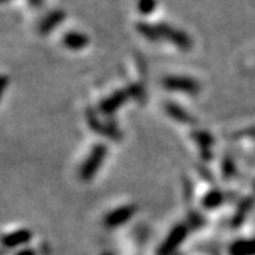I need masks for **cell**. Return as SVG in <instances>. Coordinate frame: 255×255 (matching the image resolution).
<instances>
[{
    "label": "cell",
    "instance_id": "1",
    "mask_svg": "<svg viewBox=\"0 0 255 255\" xmlns=\"http://www.w3.org/2000/svg\"><path fill=\"white\" fill-rule=\"evenodd\" d=\"M136 31L149 41H166L177 48L189 50L191 47L190 36L182 30L169 23H147V21H137L135 24Z\"/></svg>",
    "mask_w": 255,
    "mask_h": 255
},
{
    "label": "cell",
    "instance_id": "2",
    "mask_svg": "<svg viewBox=\"0 0 255 255\" xmlns=\"http://www.w3.org/2000/svg\"><path fill=\"white\" fill-rule=\"evenodd\" d=\"M64 18H65V11L63 9H55L48 11L38 23V33L43 36L50 34L58 24L63 23Z\"/></svg>",
    "mask_w": 255,
    "mask_h": 255
},
{
    "label": "cell",
    "instance_id": "3",
    "mask_svg": "<svg viewBox=\"0 0 255 255\" xmlns=\"http://www.w3.org/2000/svg\"><path fill=\"white\" fill-rule=\"evenodd\" d=\"M61 43L65 48L78 51V50H82L90 44V38L81 31H68L63 36Z\"/></svg>",
    "mask_w": 255,
    "mask_h": 255
},
{
    "label": "cell",
    "instance_id": "4",
    "mask_svg": "<svg viewBox=\"0 0 255 255\" xmlns=\"http://www.w3.org/2000/svg\"><path fill=\"white\" fill-rule=\"evenodd\" d=\"M164 87L172 90H182V91L193 92L197 90V82L189 77H167L163 80Z\"/></svg>",
    "mask_w": 255,
    "mask_h": 255
},
{
    "label": "cell",
    "instance_id": "5",
    "mask_svg": "<svg viewBox=\"0 0 255 255\" xmlns=\"http://www.w3.org/2000/svg\"><path fill=\"white\" fill-rule=\"evenodd\" d=\"M156 4V0H137V10L140 14L147 16L155 11Z\"/></svg>",
    "mask_w": 255,
    "mask_h": 255
},
{
    "label": "cell",
    "instance_id": "6",
    "mask_svg": "<svg viewBox=\"0 0 255 255\" xmlns=\"http://www.w3.org/2000/svg\"><path fill=\"white\" fill-rule=\"evenodd\" d=\"M27 3L33 9H41L44 6V0H27Z\"/></svg>",
    "mask_w": 255,
    "mask_h": 255
},
{
    "label": "cell",
    "instance_id": "7",
    "mask_svg": "<svg viewBox=\"0 0 255 255\" xmlns=\"http://www.w3.org/2000/svg\"><path fill=\"white\" fill-rule=\"evenodd\" d=\"M7 1H9V0H1V3H4V4H6Z\"/></svg>",
    "mask_w": 255,
    "mask_h": 255
}]
</instances>
